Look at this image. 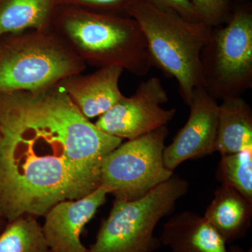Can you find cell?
Listing matches in <instances>:
<instances>
[{
	"mask_svg": "<svg viewBox=\"0 0 252 252\" xmlns=\"http://www.w3.org/2000/svg\"><path fill=\"white\" fill-rule=\"evenodd\" d=\"M117 143L58 85L0 94V217H44L86 196Z\"/></svg>",
	"mask_w": 252,
	"mask_h": 252,
	"instance_id": "obj_1",
	"label": "cell"
},
{
	"mask_svg": "<svg viewBox=\"0 0 252 252\" xmlns=\"http://www.w3.org/2000/svg\"><path fill=\"white\" fill-rule=\"evenodd\" d=\"M52 29L86 65L120 67L138 77L154 66L143 31L127 15L59 6Z\"/></svg>",
	"mask_w": 252,
	"mask_h": 252,
	"instance_id": "obj_2",
	"label": "cell"
},
{
	"mask_svg": "<svg viewBox=\"0 0 252 252\" xmlns=\"http://www.w3.org/2000/svg\"><path fill=\"white\" fill-rule=\"evenodd\" d=\"M126 15L140 25L154 66L167 77L175 78L188 105L195 89L205 88L200 56L212 28L157 9L142 0H137Z\"/></svg>",
	"mask_w": 252,
	"mask_h": 252,
	"instance_id": "obj_3",
	"label": "cell"
},
{
	"mask_svg": "<svg viewBox=\"0 0 252 252\" xmlns=\"http://www.w3.org/2000/svg\"><path fill=\"white\" fill-rule=\"evenodd\" d=\"M86 67L53 29L23 32L0 41V94L51 87Z\"/></svg>",
	"mask_w": 252,
	"mask_h": 252,
	"instance_id": "obj_4",
	"label": "cell"
},
{
	"mask_svg": "<svg viewBox=\"0 0 252 252\" xmlns=\"http://www.w3.org/2000/svg\"><path fill=\"white\" fill-rule=\"evenodd\" d=\"M189 185L172 175L144 196L134 200H114L89 252H154L161 245L154 236L156 227L171 213Z\"/></svg>",
	"mask_w": 252,
	"mask_h": 252,
	"instance_id": "obj_5",
	"label": "cell"
},
{
	"mask_svg": "<svg viewBox=\"0 0 252 252\" xmlns=\"http://www.w3.org/2000/svg\"><path fill=\"white\" fill-rule=\"evenodd\" d=\"M212 28L202 51L205 89L215 99L240 97L252 87V14L233 11L225 26Z\"/></svg>",
	"mask_w": 252,
	"mask_h": 252,
	"instance_id": "obj_6",
	"label": "cell"
},
{
	"mask_svg": "<svg viewBox=\"0 0 252 252\" xmlns=\"http://www.w3.org/2000/svg\"><path fill=\"white\" fill-rule=\"evenodd\" d=\"M167 126L121 144L104 158L99 186L115 200H134L144 196L173 175L164 163Z\"/></svg>",
	"mask_w": 252,
	"mask_h": 252,
	"instance_id": "obj_7",
	"label": "cell"
},
{
	"mask_svg": "<svg viewBox=\"0 0 252 252\" xmlns=\"http://www.w3.org/2000/svg\"><path fill=\"white\" fill-rule=\"evenodd\" d=\"M167 101L161 81L152 77L142 81L132 96H124L94 124L113 137L132 140L167 126L173 119L177 110L161 107Z\"/></svg>",
	"mask_w": 252,
	"mask_h": 252,
	"instance_id": "obj_8",
	"label": "cell"
},
{
	"mask_svg": "<svg viewBox=\"0 0 252 252\" xmlns=\"http://www.w3.org/2000/svg\"><path fill=\"white\" fill-rule=\"evenodd\" d=\"M190 115L173 142L165 147L164 163L173 171L182 162L215 152L218 106L204 87L197 88L188 104Z\"/></svg>",
	"mask_w": 252,
	"mask_h": 252,
	"instance_id": "obj_9",
	"label": "cell"
},
{
	"mask_svg": "<svg viewBox=\"0 0 252 252\" xmlns=\"http://www.w3.org/2000/svg\"><path fill=\"white\" fill-rule=\"evenodd\" d=\"M109 194L99 186L86 196L54 205L44 215L41 225L50 252H89L81 241L84 226L94 216Z\"/></svg>",
	"mask_w": 252,
	"mask_h": 252,
	"instance_id": "obj_10",
	"label": "cell"
},
{
	"mask_svg": "<svg viewBox=\"0 0 252 252\" xmlns=\"http://www.w3.org/2000/svg\"><path fill=\"white\" fill-rule=\"evenodd\" d=\"M123 72L117 67L98 68L91 74H73L58 86L90 120L100 117L125 96L119 88Z\"/></svg>",
	"mask_w": 252,
	"mask_h": 252,
	"instance_id": "obj_11",
	"label": "cell"
},
{
	"mask_svg": "<svg viewBox=\"0 0 252 252\" xmlns=\"http://www.w3.org/2000/svg\"><path fill=\"white\" fill-rule=\"evenodd\" d=\"M159 240L172 252H228L227 243L205 217L190 211L167 220Z\"/></svg>",
	"mask_w": 252,
	"mask_h": 252,
	"instance_id": "obj_12",
	"label": "cell"
},
{
	"mask_svg": "<svg viewBox=\"0 0 252 252\" xmlns=\"http://www.w3.org/2000/svg\"><path fill=\"white\" fill-rule=\"evenodd\" d=\"M252 203L229 186L217 189L205 212V220L226 243L243 238L250 228Z\"/></svg>",
	"mask_w": 252,
	"mask_h": 252,
	"instance_id": "obj_13",
	"label": "cell"
},
{
	"mask_svg": "<svg viewBox=\"0 0 252 252\" xmlns=\"http://www.w3.org/2000/svg\"><path fill=\"white\" fill-rule=\"evenodd\" d=\"M252 148V111L240 97L222 100L218 106L215 152L220 156Z\"/></svg>",
	"mask_w": 252,
	"mask_h": 252,
	"instance_id": "obj_14",
	"label": "cell"
},
{
	"mask_svg": "<svg viewBox=\"0 0 252 252\" xmlns=\"http://www.w3.org/2000/svg\"><path fill=\"white\" fill-rule=\"evenodd\" d=\"M57 0H0V41L31 31L52 29Z\"/></svg>",
	"mask_w": 252,
	"mask_h": 252,
	"instance_id": "obj_15",
	"label": "cell"
},
{
	"mask_svg": "<svg viewBox=\"0 0 252 252\" xmlns=\"http://www.w3.org/2000/svg\"><path fill=\"white\" fill-rule=\"evenodd\" d=\"M0 252H50L36 217L24 215L6 223L0 232Z\"/></svg>",
	"mask_w": 252,
	"mask_h": 252,
	"instance_id": "obj_16",
	"label": "cell"
},
{
	"mask_svg": "<svg viewBox=\"0 0 252 252\" xmlns=\"http://www.w3.org/2000/svg\"><path fill=\"white\" fill-rule=\"evenodd\" d=\"M217 178L252 203V148L221 157Z\"/></svg>",
	"mask_w": 252,
	"mask_h": 252,
	"instance_id": "obj_17",
	"label": "cell"
},
{
	"mask_svg": "<svg viewBox=\"0 0 252 252\" xmlns=\"http://www.w3.org/2000/svg\"><path fill=\"white\" fill-rule=\"evenodd\" d=\"M200 21L212 28L229 21L233 12L230 0H190Z\"/></svg>",
	"mask_w": 252,
	"mask_h": 252,
	"instance_id": "obj_18",
	"label": "cell"
},
{
	"mask_svg": "<svg viewBox=\"0 0 252 252\" xmlns=\"http://www.w3.org/2000/svg\"><path fill=\"white\" fill-rule=\"evenodd\" d=\"M60 6H72L97 12L126 15L137 0H57Z\"/></svg>",
	"mask_w": 252,
	"mask_h": 252,
	"instance_id": "obj_19",
	"label": "cell"
},
{
	"mask_svg": "<svg viewBox=\"0 0 252 252\" xmlns=\"http://www.w3.org/2000/svg\"><path fill=\"white\" fill-rule=\"evenodd\" d=\"M157 9L173 13L192 21L201 22L190 0H142Z\"/></svg>",
	"mask_w": 252,
	"mask_h": 252,
	"instance_id": "obj_20",
	"label": "cell"
},
{
	"mask_svg": "<svg viewBox=\"0 0 252 252\" xmlns=\"http://www.w3.org/2000/svg\"><path fill=\"white\" fill-rule=\"evenodd\" d=\"M228 252H252V250H250V251L246 252L238 245H233V246L228 248Z\"/></svg>",
	"mask_w": 252,
	"mask_h": 252,
	"instance_id": "obj_21",
	"label": "cell"
},
{
	"mask_svg": "<svg viewBox=\"0 0 252 252\" xmlns=\"http://www.w3.org/2000/svg\"><path fill=\"white\" fill-rule=\"evenodd\" d=\"M4 221H5V220H3L2 219H1V217H0V225L2 224L3 222H4ZM5 222H6V221H5Z\"/></svg>",
	"mask_w": 252,
	"mask_h": 252,
	"instance_id": "obj_22",
	"label": "cell"
}]
</instances>
